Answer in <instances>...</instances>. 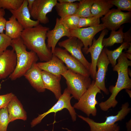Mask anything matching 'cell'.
<instances>
[{
  "label": "cell",
  "mask_w": 131,
  "mask_h": 131,
  "mask_svg": "<svg viewBox=\"0 0 131 131\" xmlns=\"http://www.w3.org/2000/svg\"><path fill=\"white\" fill-rule=\"evenodd\" d=\"M128 49V50L126 51V52L131 54V44L130 45Z\"/></svg>",
  "instance_id": "60d3db41"
},
{
  "label": "cell",
  "mask_w": 131,
  "mask_h": 131,
  "mask_svg": "<svg viewBox=\"0 0 131 131\" xmlns=\"http://www.w3.org/2000/svg\"><path fill=\"white\" fill-rule=\"evenodd\" d=\"M62 76L65 79L66 88L72 97L78 100L90 85V76L76 73L68 69Z\"/></svg>",
  "instance_id": "277c9868"
},
{
  "label": "cell",
  "mask_w": 131,
  "mask_h": 131,
  "mask_svg": "<svg viewBox=\"0 0 131 131\" xmlns=\"http://www.w3.org/2000/svg\"><path fill=\"white\" fill-rule=\"evenodd\" d=\"M24 0H0V8L16 10L21 6Z\"/></svg>",
  "instance_id": "f1b7e54d"
},
{
  "label": "cell",
  "mask_w": 131,
  "mask_h": 131,
  "mask_svg": "<svg viewBox=\"0 0 131 131\" xmlns=\"http://www.w3.org/2000/svg\"><path fill=\"white\" fill-rule=\"evenodd\" d=\"M24 29L22 25L13 15L8 18L6 22L5 34L12 40L20 37Z\"/></svg>",
  "instance_id": "7402d4cb"
},
{
  "label": "cell",
  "mask_w": 131,
  "mask_h": 131,
  "mask_svg": "<svg viewBox=\"0 0 131 131\" xmlns=\"http://www.w3.org/2000/svg\"><path fill=\"white\" fill-rule=\"evenodd\" d=\"M36 64L42 71L57 75L61 76L68 69L64 63L54 54L49 61Z\"/></svg>",
  "instance_id": "ac0fdd59"
},
{
  "label": "cell",
  "mask_w": 131,
  "mask_h": 131,
  "mask_svg": "<svg viewBox=\"0 0 131 131\" xmlns=\"http://www.w3.org/2000/svg\"><path fill=\"white\" fill-rule=\"evenodd\" d=\"M41 75L45 89L51 91L58 100L62 94L60 84L61 76L44 71H42Z\"/></svg>",
  "instance_id": "d6986e66"
},
{
  "label": "cell",
  "mask_w": 131,
  "mask_h": 131,
  "mask_svg": "<svg viewBox=\"0 0 131 131\" xmlns=\"http://www.w3.org/2000/svg\"><path fill=\"white\" fill-rule=\"evenodd\" d=\"M10 46L16 53L17 58L15 69L9 76L11 80L14 81L24 76L39 58L35 53L27 50L21 37L12 40Z\"/></svg>",
  "instance_id": "3957f363"
},
{
  "label": "cell",
  "mask_w": 131,
  "mask_h": 131,
  "mask_svg": "<svg viewBox=\"0 0 131 131\" xmlns=\"http://www.w3.org/2000/svg\"><path fill=\"white\" fill-rule=\"evenodd\" d=\"M28 2V7L29 11L32 6L34 0H27Z\"/></svg>",
  "instance_id": "74e56055"
},
{
  "label": "cell",
  "mask_w": 131,
  "mask_h": 131,
  "mask_svg": "<svg viewBox=\"0 0 131 131\" xmlns=\"http://www.w3.org/2000/svg\"><path fill=\"white\" fill-rule=\"evenodd\" d=\"M57 2V0H34L30 11L31 16L40 23L47 24L49 20L47 15L52 11Z\"/></svg>",
  "instance_id": "30bf717a"
},
{
  "label": "cell",
  "mask_w": 131,
  "mask_h": 131,
  "mask_svg": "<svg viewBox=\"0 0 131 131\" xmlns=\"http://www.w3.org/2000/svg\"><path fill=\"white\" fill-rule=\"evenodd\" d=\"M9 10L24 29L35 27L40 24L38 21L33 20L31 19L27 0H24L21 6L17 9Z\"/></svg>",
  "instance_id": "e0dca14e"
},
{
  "label": "cell",
  "mask_w": 131,
  "mask_h": 131,
  "mask_svg": "<svg viewBox=\"0 0 131 131\" xmlns=\"http://www.w3.org/2000/svg\"><path fill=\"white\" fill-rule=\"evenodd\" d=\"M131 12H123L118 9H110L101 20L106 28L112 31H115L123 24L130 22Z\"/></svg>",
  "instance_id": "ba28073f"
},
{
  "label": "cell",
  "mask_w": 131,
  "mask_h": 131,
  "mask_svg": "<svg viewBox=\"0 0 131 131\" xmlns=\"http://www.w3.org/2000/svg\"><path fill=\"white\" fill-rule=\"evenodd\" d=\"M49 30V28L39 24L24 29L20 36L26 48L35 53L42 62L49 61L53 55L51 49L48 48L45 42L46 33Z\"/></svg>",
  "instance_id": "6da1fadb"
},
{
  "label": "cell",
  "mask_w": 131,
  "mask_h": 131,
  "mask_svg": "<svg viewBox=\"0 0 131 131\" xmlns=\"http://www.w3.org/2000/svg\"><path fill=\"white\" fill-rule=\"evenodd\" d=\"M126 91L129 95V96L131 97V90L128 89H126Z\"/></svg>",
  "instance_id": "7bdbcfd3"
},
{
  "label": "cell",
  "mask_w": 131,
  "mask_h": 131,
  "mask_svg": "<svg viewBox=\"0 0 131 131\" xmlns=\"http://www.w3.org/2000/svg\"><path fill=\"white\" fill-rule=\"evenodd\" d=\"M6 21L4 17L0 16V33H4Z\"/></svg>",
  "instance_id": "e575fe53"
},
{
  "label": "cell",
  "mask_w": 131,
  "mask_h": 131,
  "mask_svg": "<svg viewBox=\"0 0 131 131\" xmlns=\"http://www.w3.org/2000/svg\"><path fill=\"white\" fill-rule=\"evenodd\" d=\"M1 86L0 85V90L1 89Z\"/></svg>",
  "instance_id": "f6af8a7d"
},
{
  "label": "cell",
  "mask_w": 131,
  "mask_h": 131,
  "mask_svg": "<svg viewBox=\"0 0 131 131\" xmlns=\"http://www.w3.org/2000/svg\"><path fill=\"white\" fill-rule=\"evenodd\" d=\"M12 39L5 33H0V48L4 51L10 46Z\"/></svg>",
  "instance_id": "836d02e7"
},
{
  "label": "cell",
  "mask_w": 131,
  "mask_h": 131,
  "mask_svg": "<svg viewBox=\"0 0 131 131\" xmlns=\"http://www.w3.org/2000/svg\"><path fill=\"white\" fill-rule=\"evenodd\" d=\"M117 63L113 67V70L117 72L118 77L115 86L109 88L111 94L106 101L103 102L104 106L107 109L114 107L118 103L116 97L119 92L123 89L131 88V79L128 74L129 66H131V61L126 57L125 52H123L117 59Z\"/></svg>",
  "instance_id": "7a4b0ae2"
},
{
  "label": "cell",
  "mask_w": 131,
  "mask_h": 131,
  "mask_svg": "<svg viewBox=\"0 0 131 131\" xmlns=\"http://www.w3.org/2000/svg\"><path fill=\"white\" fill-rule=\"evenodd\" d=\"M109 64V60L103 49L97 62L96 66L98 70L94 80L97 86L107 95L109 94V92L106 87L105 81L106 73Z\"/></svg>",
  "instance_id": "2e32d148"
},
{
  "label": "cell",
  "mask_w": 131,
  "mask_h": 131,
  "mask_svg": "<svg viewBox=\"0 0 131 131\" xmlns=\"http://www.w3.org/2000/svg\"><path fill=\"white\" fill-rule=\"evenodd\" d=\"M58 45L60 47L64 48L71 55L80 61L89 71L91 63L88 61L83 54L82 49L84 46L81 41L76 37L71 36L59 42Z\"/></svg>",
  "instance_id": "9c48e42d"
},
{
  "label": "cell",
  "mask_w": 131,
  "mask_h": 131,
  "mask_svg": "<svg viewBox=\"0 0 131 131\" xmlns=\"http://www.w3.org/2000/svg\"><path fill=\"white\" fill-rule=\"evenodd\" d=\"M47 46L51 49L52 53L54 52L56 46L59 40L62 37L70 36L69 30L66 28L61 22L60 18H57L54 28L49 30L47 33Z\"/></svg>",
  "instance_id": "9a60e30c"
},
{
  "label": "cell",
  "mask_w": 131,
  "mask_h": 131,
  "mask_svg": "<svg viewBox=\"0 0 131 131\" xmlns=\"http://www.w3.org/2000/svg\"><path fill=\"white\" fill-rule=\"evenodd\" d=\"M37 63L33 64L24 76L31 85L39 92L45 90L41 75L42 70L38 66Z\"/></svg>",
  "instance_id": "ffe728a7"
},
{
  "label": "cell",
  "mask_w": 131,
  "mask_h": 131,
  "mask_svg": "<svg viewBox=\"0 0 131 131\" xmlns=\"http://www.w3.org/2000/svg\"><path fill=\"white\" fill-rule=\"evenodd\" d=\"M130 30H129L127 32L124 33V42H129L131 41V35Z\"/></svg>",
  "instance_id": "d590c367"
},
{
  "label": "cell",
  "mask_w": 131,
  "mask_h": 131,
  "mask_svg": "<svg viewBox=\"0 0 131 131\" xmlns=\"http://www.w3.org/2000/svg\"><path fill=\"white\" fill-rule=\"evenodd\" d=\"M79 4V2L66 3L57 2L55 8L58 15L61 19L67 16L75 15Z\"/></svg>",
  "instance_id": "cb8c5ba5"
},
{
  "label": "cell",
  "mask_w": 131,
  "mask_h": 131,
  "mask_svg": "<svg viewBox=\"0 0 131 131\" xmlns=\"http://www.w3.org/2000/svg\"><path fill=\"white\" fill-rule=\"evenodd\" d=\"M53 54L66 64L68 69L84 76H90L89 71L80 61L71 55L65 49L56 47Z\"/></svg>",
  "instance_id": "8fae6325"
},
{
  "label": "cell",
  "mask_w": 131,
  "mask_h": 131,
  "mask_svg": "<svg viewBox=\"0 0 131 131\" xmlns=\"http://www.w3.org/2000/svg\"><path fill=\"white\" fill-rule=\"evenodd\" d=\"M131 42H123L119 47L113 50H110L105 48L103 49L112 67L116 64V60L123 52V50H126L131 45Z\"/></svg>",
  "instance_id": "484cf974"
},
{
  "label": "cell",
  "mask_w": 131,
  "mask_h": 131,
  "mask_svg": "<svg viewBox=\"0 0 131 131\" xmlns=\"http://www.w3.org/2000/svg\"><path fill=\"white\" fill-rule=\"evenodd\" d=\"M100 18L92 16L80 18L78 28L94 26L99 24Z\"/></svg>",
  "instance_id": "f546056e"
},
{
  "label": "cell",
  "mask_w": 131,
  "mask_h": 131,
  "mask_svg": "<svg viewBox=\"0 0 131 131\" xmlns=\"http://www.w3.org/2000/svg\"><path fill=\"white\" fill-rule=\"evenodd\" d=\"M7 108L9 123L17 119L24 121L27 120L26 112L20 101L16 96L10 100Z\"/></svg>",
  "instance_id": "44dd1931"
},
{
  "label": "cell",
  "mask_w": 131,
  "mask_h": 131,
  "mask_svg": "<svg viewBox=\"0 0 131 131\" xmlns=\"http://www.w3.org/2000/svg\"><path fill=\"white\" fill-rule=\"evenodd\" d=\"M98 93H101V90L96 85L95 81L93 80L73 107L81 111L88 116L90 114L94 116H96L97 113L96 106L98 104L96 97Z\"/></svg>",
  "instance_id": "8992f818"
},
{
  "label": "cell",
  "mask_w": 131,
  "mask_h": 131,
  "mask_svg": "<svg viewBox=\"0 0 131 131\" xmlns=\"http://www.w3.org/2000/svg\"><path fill=\"white\" fill-rule=\"evenodd\" d=\"M106 28L105 25L102 24L94 26L78 28L69 30L70 36L76 37L82 42L84 46L83 50L85 53L88 47L91 45L95 35L99 32Z\"/></svg>",
  "instance_id": "7c38bea8"
},
{
  "label": "cell",
  "mask_w": 131,
  "mask_h": 131,
  "mask_svg": "<svg viewBox=\"0 0 131 131\" xmlns=\"http://www.w3.org/2000/svg\"><path fill=\"white\" fill-rule=\"evenodd\" d=\"M110 3L117 7V9L121 10L131 11V0H109Z\"/></svg>",
  "instance_id": "4dcf8cb0"
},
{
  "label": "cell",
  "mask_w": 131,
  "mask_h": 131,
  "mask_svg": "<svg viewBox=\"0 0 131 131\" xmlns=\"http://www.w3.org/2000/svg\"><path fill=\"white\" fill-rule=\"evenodd\" d=\"M123 27H121L117 31H112L109 37L104 38L102 44L105 47L111 46L115 43H122L124 42V33L123 32Z\"/></svg>",
  "instance_id": "d4e9b609"
},
{
  "label": "cell",
  "mask_w": 131,
  "mask_h": 131,
  "mask_svg": "<svg viewBox=\"0 0 131 131\" xmlns=\"http://www.w3.org/2000/svg\"><path fill=\"white\" fill-rule=\"evenodd\" d=\"M5 10L2 8H0V16L4 17L5 15Z\"/></svg>",
  "instance_id": "f35d334b"
},
{
  "label": "cell",
  "mask_w": 131,
  "mask_h": 131,
  "mask_svg": "<svg viewBox=\"0 0 131 131\" xmlns=\"http://www.w3.org/2000/svg\"><path fill=\"white\" fill-rule=\"evenodd\" d=\"M67 88L65 89L57 102L49 110L43 114L39 115L38 116L32 120L31 123V127H33L40 123L42 119L50 113H55L61 111L64 109L68 111L72 121H76L77 114L74 107L71 104L70 101L72 96Z\"/></svg>",
  "instance_id": "52a82bcc"
},
{
  "label": "cell",
  "mask_w": 131,
  "mask_h": 131,
  "mask_svg": "<svg viewBox=\"0 0 131 131\" xmlns=\"http://www.w3.org/2000/svg\"><path fill=\"white\" fill-rule=\"evenodd\" d=\"M44 131H48L47 130H45Z\"/></svg>",
  "instance_id": "bcb514c9"
},
{
  "label": "cell",
  "mask_w": 131,
  "mask_h": 131,
  "mask_svg": "<svg viewBox=\"0 0 131 131\" xmlns=\"http://www.w3.org/2000/svg\"><path fill=\"white\" fill-rule=\"evenodd\" d=\"M80 18L78 16L74 15L60 19L65 27L69 30L78 28Z\"/></svg>",
  "instance_id": "83f0119b"
},
{
  "label": "cell",
  "mask_w": 131,
  "mask_h": 131,
  "mask_svg": "<svg viewBox=\"0 0 131 131\" xmlns=\"http://www.w3.org/2000/svg\"><path fill=\"white\" fill-rule=\"evenodd\" d=\"M108 32L107 30L105 29L102 30L97 39L94 38L91 45L89 47L85 53L87 54L90 53L91 55V61L89 71L90 75L93 80L95 79L96 73L97 62L104 47L102 44L103 40Z\"/></svg>",
  "instance_id": "4fadbf2b"
},
{
  "label": "cell",
  "mask_w": 131,
  "mask_h": 131,
  "mask_svg": "<svg viewBox=\"0 0 131 131\" xmlns=\"http://www.w3.org/2000/svg\"><path fill=\"white\" fill-rule=\"evenodd\" d=\"M80 0H58L57 1L59 3H72L76 1H80Z\"/></svg>",
  "instance_id": "8d00e7d4"
},
{
  "label": "cell",
  "mask_w": 131,
  "mask_h": 131,
  "mask_svg": "<svg viewBox=\"0 0 131 131\" xmlns=\"http://www.w3.org/2000/svg\"><path fill=\"white\" fill-rule=\"evenodd\" d=\"M64 129H66L68 131H72L71 130H69L67 128H64ZM120 130L119 127V126H117L116 129L114 131H119Z\"/></svg>",
  "instance_id": "b9f144b4"
},
{
  "label": "cell",
  "mask_w": 131,
  "mask_h": 131,
  "mask_svg": "<svg viewBox=\"0 0 131 131\" xmlns=\"http://www.w3.org/2000/svg\"><path fill=\"white\" fill-rule=\"evenodd\" d=\"M15 96L12 93L0 95V109L7 107L9 102Z\"/></svg>",
  "instance_id": "d6a6232c"
},
{
  "label": "cell",
  "mask_w": 131,
  "mask_h": 131,
  "mask_svg": "<svg viewBox=\"0 0 131 131\" xmlns=\"http://www.w3.org/2000/svg\"><path fill=\"white\" fill-rule=\"evenodd\" d=\"M113 6L109 0H94L91 6V13L93 16L100 18L106 14Z\"/></svg>",
  "instance_id": "603a6c76"
},
{
  "label": "cell",
  "mask_w": 131,
  "mask_h": 131,
  "mask_svg": "<svg viewBox=\"0 0 131 131\" xmlns=\"http://www.w3.org/2000/svg\"><path fill=\"white\" fill-rule=\"evenodd\" d=\"M128 102L123 104L121 109L115 115L106 117L105 122L99 123L95 122L88 117L78 115V117L86 122L89 125L90 131H114L117 126V121L122 120L130 112L131 108L129 107Z\"/></svg>",
  "instance_id": "5b68a950"
},
{
  "label": "cell",
  "mask_w": 131,
  "mask_h": 131,
  "mask_svg": "<svg viewBox=\"0 0 131 131\" xmlns=\"http://www.w3.org/2000/svg\"><path fill=\"white\" fill-rule=\"evenodd\" d=\"M16 56L13 49H6L0 55V79L9 76L15 70Z\"/></svg>",
  "instance_id": "5bb4252c"
},
{
  "label": "cell",
  "mask_w": 131,
  "mask_h": 131,
  "mask_svg": "<svg viewBox=\"0 0 131 131\" xmlns=\"http://www.w3.org/2000/svg\"><path fill=\"white\" fill-rule=\"evenodd\" d=\"M4 51L3 49L0 48V55Z\"/></svg>",
  "instance_id": "ee69618b"
},
{
  "label": "cell",
  "mask_w": 131,
  "mask_h": 131,
  "mask_svg": "<svg viewBox=\"0 0 131 131\" xmlns=\"http://www.w3.org/2000/svg\"><path fill=\"white\" fill-rule=\"evenodd\" d=\"M125 54L127 58L131 60V54L126 52L125 53Z\"/></svg>",
  "instance_id": "ab89813d"
},
{
  "label": "cell",
  "mask_w": 131,
  "mask_h": 131,
  "mask_svg": "<svg viewBox=\"0 0 131 131\" xmlns=\"http://www.w3.org/2000/svg\"><path fill=\"white\" fill-rule=\"evenodd\" d=\"M94 1V0H80L75 15L80 18L93 16L91 13L90 9Z\"/></svg>",
  "instance_id": "4316f807"
},
{
  "label": "cell",
  "mask_w": 131,
  "mask_h": 131,
  "mask_svg": "<svg viewBox=\"0 0 131 131\" xmlns=\"http://www.w3.org/2000/svg\"><path fill=\"white\" fill-rule=\"evenodd\" d=\"M9 123L7 107L0 109V131H7Z\"/></svg>",
  "instance_id": "1f68e13d"
}]
</instances>
